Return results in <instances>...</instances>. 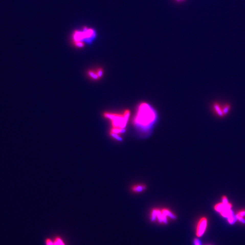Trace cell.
<instances>
[{"label":"cell","mask_w":245,"mask_h":245,"mask_svg":"<svg viewBox=\"0 0 245 245\" xmlns=\"http://www.w3.org/2000/svg\"><path fill=\"white\" fill-rule=\"evenodd\" d=\"M162 212H163V213H164L165 215H166V216H168L172 218H175L176 217H175V216L173 215V214L171 213V212H170V211H169V210H166V209H163V210H162Z\"/></svg>","instance_id":"obj_8"},{"label":"cell","mask_w":245,"mask_h":245,"mask_svg":"<svg viewBox=\"0 0 245 245\" xmlns=\"http://www.w3.org/2000/svg\"><path fill=\"white\" fill-rule=\"evenodd\" d=\"M130 113L128 110L125 111L124 114L119 115L111 113H105L104 116L106 118L110 119L112 121L113 126L114 128L124 129L128 121Z\"/></svg>","instance_id":"obj_3"},{"label":"cell","mask_w":245,"mask_h":245,"mask_svg":"<svg viewBox=\"0 0 245 245\" xmlns=\"http://www.w3.org/2000/svg\"><path fill=\"white\" fill-rule=\"evenodd\" d=\"M145 188L144 186H136L133 187V190L135 192H141Z\"/></svg>","instance_id":"obj_9"},{"label":"cell","mask_w":245,"mask_h":245,"mask_svg":"<svg viewBox=\"0 0 245 245\" xmlns=\"http://www.w3.org/2000/svg\"><path fill=\"white\" fill-rule=\"evenodd\" d=\"M232 204L227 201V202H222L217 203L214 206L215 211L220 213L223 217L227 218V221L230 224H233L236 221V217L233 214L231 211Z\"/></svg>","instance_id":"obj_2"},{"label":"cell","mask_w":245,"mask_h":245,"mask_svg":"<svg viewBox=\"0 0 245 245\" xmlns=\"http://www.w3.org/2000/svg\"><path fill=\"white\" fill-rule=\"evenodd\" d=\"M245 209H242L238 211L236 216V219L242 223L245 224Z\"/></svg>","instance_id":"obj_6"},{"label":"cell","mask_w":245,"mask_h":245,"mask_svg":"<svg viewBox=\"0 0 245 245\" xmlns=\"http://www.w3.org/2000/svg\"><path fill=\"white\" fill-rule=\"evenodd\" d=\"M111 135H112L115 138H116V139H118V140H121V139L120 138L118 135H117L116 133H111Z\"/></svg>","instance_id":"obj_14"},{"label":"cell","mask_w":245,"mask_h":245,"mask_svg":"<svg viewBox=\"0 0 245 245\" xmlns=\"http://www.w3.org/2000/svg\"><path fill=\"white\" fill-rule=\"evenodd\" d=\"M155 119V114L152 109L146 103H143L139 107L138 113L135 119L136 125L142 128L150 126Z\"/></svg>","instance_id":"obj_1"},{"label":"cell","mask_w":245,"mask_h":245,"mask_svg":"<svg viewBox=\"0 0 245 245\" xmlns=\"http://www.w3.org/2000/svg\"><path fill=\"white\" fill-rule=\"evenodd\" d=\"M75 45L78 47H83L84 46V44L81 41H75Z\"/></svg>","instance_id":"obj_12"},{"label":"cell","mask_w":245,"mask_h":245,"mask_svg":"<svg viewBox=\"0 0 245 245\" xmlns=\"http://www.w3.org/2000/svg\"><path fill=\"white\" fill-rule=\"evenodd\" d=\"M45 244L46 245H54L53 240H52L50 238H48L46 239Z\"/></svg>","instance_id":"obj_11"},{"label":"cell","mask_w":245,"mask_h":245,"mask_svg":"<svg viewBox=\"0 0 245 245\" xmlns=\"http://www.w3.org/2000/svg\"><path fill=\"white\" fill-rule=\"evenodd\" d=\"M207 220L206 217H202L200 219L197 226L196 235L197 237H200L203 235L205 232L207 226Z\"/></svg>","instance_id":"obj_5"},{"label":"cell","mask_w":245,"mask_h":245,"mask_svg":"<svg viewBox=\"0 0 245 245\" xmlns=\"http://www.w3.org/2000/svg\"><path fill=\"white\" fill-rule=\"evenodd\" d=\"M97 74L98 75L99 77H101L102 75L103 70L101 68L98 69V70L97 71Z\"/></svg>","instance_id":"obj_13"},{"label":"cell","mask_w":245,"mask_h":245,"mask_svg":"<svg viewBox=\"0 0 245 245\" xmlns=\"http://www.w3.org/2000/svg\"><path fill=\"white\" fill-rule=\"evenodd\" d=\"M54 245H66L64 241L60 237L56 236L53 240Z\"/></svg>","instance_id":"obj_7"},{"label":"cell","mask_w":245,"mask_h":245,"mask_svg":"<svg viewBox=\"0 0 245 245\" xmlns=\"http://www.w3.org/2000/svg\"><path fill=\"white\" fill-rule=\"evenodd\" d=\"M231 105L228 104L221 105L219 103H214L213 105V112L217 116L223 117L226 116L231 109Z\"/></svg>","instance_id":"obj_4"},{"label":"cell","mask_w":245,"mask_h":245,"mask_svg":"<svg viewBox=\"0 0 245 245\" xmlns=\"http://www.w3.org/2000/svg\"><path fill=\"white\" fill-rule=\"evenodd\" d=\"M88 74L92 78L95 79V80L98 79V78H99L98 75L97 74V73L95 72L94 71H92V70H90L88 72Z\"/></svg>","instance_id":"obj_10"}]
</instances>
